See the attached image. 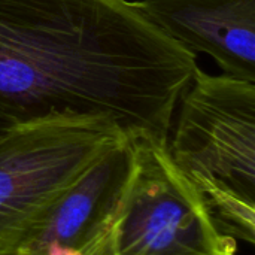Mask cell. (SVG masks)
<instances>
[{
	"label": "cell",
	"mask_w": 255,
	"mask_h": 255,
	"mask_svg": "<svg viewBox=\"0 0 255 255\" xmlns=\"http://www.w3.org/2000/svg\"><path fill=\"white\" fill-rule=\"evenodd\" d=\"M143 15L185 51L255 84V0H140Z\"/></svg>",
	"instance_id": "5b68a950"
},
{
	"label": "cell",
	"mask_w": 255,
	"mask_h": 255,
	"mask_svg": "<svg viewBox=\"0 0 255 255\" xmlns=\"http://www.w3.org/2000/svg\"><path fill=\"white\" fill-rule=\"evenodd\" d=\"M128 140V169L76 248L84 255H238V241L218 226L167 143Z\"/></svg>",
	"instance_id": "7a4b0ae2"
},
{
	"label": "cell",
	"mask_w": 255,
	"mask_h": 255,
	"mask_svg": "<svg viewBox=\"0 0 255 255\" xmlns=\"http://www.w3.org/2000/svg\"><path fill=\"white\" fill-rule=\"evenodd\" d=\"M127 139L106 117L51 115L0 134V255L18 245L75 184Z\"/></svg>",
	"instance_id": "3957f363"
},
{
	"label": "cell",
	"mask_w": 255,
	"mask_h": 255,
	"mask_svg": "<svg viewBox=\"0 0 255 255\" xmlns=\"http://www.w3.org/2000/svg\"><path fill=\"white\" fill-rule=\"evenodd\" d=\"M16 123L13 120H10L7 115H4L1 111H0V134H3L4 131H7L10 127H13Z\"/></svg>",
	"instance_id": "8992f818"
},
{
	"label": "cell",
	"mask_w": 255,
	"mask_h": 255,
	"mask_svg": "<svg viewBox=\"0 0 255 255\" xmlns=\"http://www.w3.org/2000/svg\"><path fill=\"white\" fill-rule=\"evenodd\" d=\"M167 151L194 182L255 200V84L197 67L182 91Z\"/></svg>",
	"instance_id": "277c9868"
},
{
	"label": "cell",
	"mask_w": 255,
	"mask_h": 255,
	"mask_svg": "<svg viewBox=\"0 0 255 255\" xmlns=\"http://www.w3.org/2000/svg\"><path fill=\"white\" fill-rule=\"evenodd\" d=\"M196 55L130 0H0V111L114 120L128 139H169Z\"/></svg>",
	"instance_id": "6da1fadb"
}]
</instances>
